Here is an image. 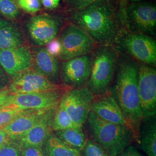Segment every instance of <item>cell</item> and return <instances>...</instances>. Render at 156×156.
<instances>
[{"label": "cell", "instance_id": "cell-19", "mask_svg": "<svg viewBox=\"0 0 156 156\" xmlns=\"http://www.w3.org/2000/svg\"><path fill=\"white\" fill-rule=\"evenodd\" d=\"M26 44L24 33L16 23L0 18V50Z\"/></svg>", "mask_w": 156, "mask_h": 156}, {"label": "cell", "instance_id": "cell-14", "mask_svg": "<svg viewBox=\"0 0 156 156\" xmlns=\"http://www.w3.org/2000/svg\"><path fill=\"white\" fill-rule=\"evenodd\" d=\"M0 66L13 78L33 67L32 50L27 45L0 50Z\"/></svg>", "mask_w": 156, "mask_h": 156}, {"label": "cell", "instance_id": "cell-30", "mask_svg": "<svg viewBox=\"0 0 156 156\" xmlns=\"http://www.w3.org/2000/svg\"><path fill=\"white\" fill-rule=\"evenodd\" d=\"M46 49L51 55L56 57L57 58L62 53V47L60 41L58 38L51 40L45 46Z\"/></svg>", "mask_w": 156, "mask_h": 156}, {"label": "cell", "instance_id": "cell-9", "mask_svg": "<svg viewBox=\"0 0 156 156\" xmlns=\"http://www.w3.org/2000/svg\"><path fill=\"white\" fill-rule=\"evenodd\" d=\"M94 97L86 87L70 89L63 92L59 104L66 111L73 122L82 128L91 111Z\"/></svg>", "mask_w": 156, "mask_h": 156}, {"label": "cell", "instance_id": "cell-26", "mask_svg": "<svg viewBox=\"0 0 156 156\" xmlns=\"http://www.w3.org/2000/svg\"><path fill=\"white\" fill-rule=\"evenodd\" d=\"M0 156H22V146L16 140H10L0 147Z\"/></svg>", "mask_w": 156, "mask_h": 156}, {"label": "cell", "instance_id": "cell-8", "mask_svg": "<svg viewBox=\"0 0 156 156\" xmlns=\"http://www.w3.org/2000/svg\"><path fill=\"white\" fill-rule=\"evenodd\" d=\"M125 22L129 32L155 35L156 4L149 1L130 2L125 11Z\"/></svg>", "mask_w": 156, "mask_h": 156}, {"label": "cell", "instance_id": "cell-20", "mask_svg": "<svg viewBox=\"0 0 156 156\" xmlns=\"http://www.w3.org/2000/svg\"><path fill=\"white\" fill-rule=\"evenodd\" d=\"M136 140L147 156H156V116L143 117Z\"/></svg>", "mask_w": 156, "mask_h": 156}, {"label": "cell", "instance_id": "cell-23", "mask_svg": "<svg viewBox=\"0 0 156 156\" xmlns=\"http://www.w3.org/2000/svg\"><path fill=\"white\" fill-rule=\"evenodd\" d=\"M78 127H79L73 122L66 111L60 104H58L55 108L52 120L53 131H57L68 128Z\"/></svg>", "mask_w": 156, "mask_h": 156}, {"label": "cell", "instance_id": "cell-32", "mask_svg": "<svg viewBox=\"0 0 156 156\" xmlns=\"http://www.w3.org/2000/svg\"><path fill=\"white\" fill-rule=\"evenodd\" d=\"M10 78L0 66V89H5L11 82Z\"/></svg>", "mask_w": 156, "mask_h": 156}, {"label": "cell", "instance_id": "cell-3", "mask_svg": "<svg viewBox=\"0 0 156 156\" xmlns=\"http://www.w3.org/2000/svg\"><path fill=\"white\" fill-rule=\"evenodd\" d=\"M91 139L105 151L108 156H117L136 140L127 125L105 122L90 112L86 122Z\"/></svg>", "mask_w": 156, "mask_h": 156}, {"label": "cell", "instance_id": "cell-4", "mask_svg": "<svg viewBox=\"0 0 156 156\" xmlns=\"http://www.w3.org/2000/svg\"><path fill=\"white\" fill-rule=\"evenodd\" d=\"M117 58V51L112 45H102L95 51L86 86L95 97L108 92L115 73Z\"/></svg>", "mask_w": 156, "mask_h": 156}, {"label": "cell", "instance_id": "cell-11", "mask_svg": "<svg viewBox=\"0 0 156 156\" xmlns=\"http://www.w3.org/2000/svg\"><path fill=\"white\" fill-rule=\"evenodd\" d=\"M11 95L29 94L62 90V86L51 82L48 78L31 68L11 78L7 87Z\"/></svg>", "mask_w": 156, "mask_h": 156}, {"label": "cell", "instance_id": "cell-16", "mask_svg": "<svg viewBox=\"0 0 156 156\" xmlns=\"http://www.w3.org/2000/svg\"><path fill=\"white\" fill-rule=\"evenodd\" d=\"M91 105V111L101 119L109 123L127 125L122 112L112 94L96 96ZM128 126V125H127Z\"/></svg>", "mask_w": 156, "mask_h": 156}, {"label": "cell", "instance_id": "cell-38", "mask_svg": "<svg viewBox=\"0 0 156 156\" xmlns=\"http://www.w3.org/2000/svg\"><path fill=\"white\" fill-rule=\"evenodd\" d=\"M1 17V15H0V17Z\"/></svg>", "mask_w": 156, "mask_h": 156}, {"label": "cell", "instance_id": "cell-1", "mask_svg": "<svg viewBox=\"0 0 156 156\" xmlns=\"http://www.w3.org/2000/svg\"><path fill=\"white\" fill-rule=\"evenodd\" d=\"M115 1L100 0L82 10L71 12L69 19L89 34L97 44L112 45L122 32Z\"/></svg>", "mask_w": 156, "mask_h": 156}, {"label": "cell", "instance_id": "cell-7", "mask_svg": "<svg viewBox=\"0 0 156 156\" xmlns=\"http://www.w3.org/2000/svg\"><path fill=\"white\" fill-rule=\"evenodd\" d=\"M115 42L140 64L156 66V42L153 37L144 34L122 32Z\"/></svg>", "mask_w": 156, "mask_h": 156}, {"label": "cell", "instance_id": "cell-34", "mask_svg": "<svg viewBox=\"0 0 156 156\" xmlns=\"http://www.w3.org/2000/svg\"><path fill=\"white\" fill-rule=\"evenodd\" d=\"M117 156H144L134 146L130 145Z\"/></svg>", "mask_w": 156, "mask_h": 156}, {"label": "cell", "instance_id": "cell-27", "mask_svg": "<svg viewBox=\"0 0 156 156\" xmlns=\"http://www.w3.org/2000/svg\"><path fill=\"white\" fill-rule=\"evenodd\" d=\"M20 9L29 14L35 15L42 8L41 0H17Z\"/></svg>", "mask_w": 156, "mask_h": 156}, {"label": "cell", "instance_id": "cell-28", "mask_svg": "<svg viewBox=\"0 0 156 156\" xmlns=\"http://www.w3.org/2000/svg\"><path fill=\"white\" fill-rule=\"evenodd\" d=\"M21 111L8 109L0 107V129L4 128Z\"/></svg>", "mask_w": 156, "mask_h": 156}, {"label": "cell", "instance_id": "cell-17", "mask_svg": "<svg viewBox=\"0 0 156 156\" xmlns=\"http://www.w3.org/2000/svg\"><path fill=\"white\" fill-rule=\"evenodd\" d=\"M33 68L54 83L60 79V64L58 58L51 55L45 46L36 47L32 50Z\"/></svg>", "mask_w": 156, "mask_h": 156}, {"label": "cell", "instance_id": "cell-37", "mask_svg": "<svg viewBox=\"0 0 156 156\" xmlns=\"http://www.w3.org/2000/svg\"><path fill=\"white\" fill-rule=\"evenodd\" d=\"M130 1V2H140V1H148V0H128Z\"/></svg>", "mask_w": 156, "mask_h": 156}, {"label": "cell", "instance_id": "cell-36", "mask_svg": "<svg viewBox=\"0 0 156 156\" xmlns=\"http://www.w3.org/2000/svg\"><path fill=\"white\" fill-rule=\"evenodd\" d=\"M11 140L5 131L2 128L0 129V147Z\"/></svg>", "mask_w": 156, "mask_h": 156}, {"label": "cell", "instance_id": "cell-15", "mask_svg": "<svg viewBox=\"0 0 156 156\" xmlns=\"http://www.w3.org/2000/svg\"><path fill=\"white\" fill-rule=\"evenodd\" d=\"M55 108L46 112L31 128L17 140L22 147H43L45 142L52 133V120Z\"/></svg>", "mask_w": 156, "mask_h": 156}, {"label": "cell", "instance_id": "cell-33", "mask_svg": "<svg viewBox=\"0 0 156 156\" xmlns=\"http://www.w3.org/2000/svg\"><path fill=\"white\" fill-rule=\"evenodd\" d=\"M42 5L48 10L56 9L60 4L62 0H41Z\"/></svg>", "mask_w": 156, "mask_h": 156}, {"label": "cell", "instance_id": "cell-18", "mask_svg": "<svg viewBox=\"0 0 156 156\" xmlns=\"http://www.w3.org/2000/svg\"><path fill=\"white\" fill-rule=\"evenodd\" d=\"M47 111H22L3 129L11 140H17L31 128Z\"/></svg>", "mask_w": 156, "mask_h": 156}, {"label": "cell", "instance_id": "cell-22", "mask_svg": "<svg viewBox=\"0 0 156 156\" xmlns=\"http://www.w3.org/2000/svg\"><path fill=\"white\" fill-rule=\"evenodd\" d=\"M56 136L64 144L78 151L83 147L87 138L82 128H71L55 131Z\"/></svg>", "mask_w": 156, "mask_h": 156}, {"label": "cell", "instance_id": "cell-31", "mask_svg": "<svg viewBox=\"0 0 156 156\" xmlns=\"http://www.w3.org/2000/svg\"><path fill=\"white\" fill-rule=\"evenodd\" d=\"M22 156H46L42 147L34 146L22 147Z\"/></svg>", "mask_w": 156, "mask_h": 156}, {"label": "cell", "instance_id": "cell-10", "mask_svg": "<svg viewBox=\"0 0 156 156\" xmlns=\"http://www.w3.org/2000/svg\"><path fill=\"white\" fill-rule=\"evenodd\" d=\"M63 91L62 90L37 93L11 95L2 108L15 110H49L59 104Z\"/></svg>", "mask_w": 156, "mask_h": 156}, {"label": "cell", "instance_id": "cell-25", "mask_svg": "<svg viewBox=\"0 0 156 156\" xmlns=\"http://www.w3.org/2000/svg\"><path fill=\"white\" fill-rule=\"evenodd\" d=\"M79 152L82 156H108L101 146L92 139H87Z\"/></svg>", "mask_w": 156, "mask_h": 156}, {"label": "cell", "instance_id": "cell-21", "mask_svg": "<svg viewBox=\"0 0 156 156\" xmlns=\"http://www.w3.org/2000/svg\"><path fill=\"white\" fill-rule=\"evenodd\" d=\"M43 149L46 156H82L79 151L64 144L55 134H50Z\"/></svg>", "mask_w": 156, "mask_h": 156}, {"label": "cell", "instance_id": "cell-12", "mask_svg": "<svg viewBox=\"0 0 156 156\" xmlns=\"http://www.w3.org/2000/svg\"><path fill=\"white\" fill-rule=\"evenodd\" d=\"M91 54L62 61L60 66V78L64 85L70 89L86 87L91 69Z\"/></svg>", "mask_w": 156, "mask_h": 156}, {"label": "cell", "instance_id": "cell-5", "mask_svg": "<svg viewBox=\"0 0 156 156\" xmlns=\"http://www.w3.org/2000/svg\"><path fill=\"white\" fill-rule=\"evenodd\" d=\"M58 38L62 47L58 58L62 62L90 54L97 44L89 34L71 22L62 26Z\"/></svg>", "mask_w": 156, "mask_h": 156}, {"label": "cell", "instance_id": "cell-24", "mask_svg": "<svg viewBox=\"0 0 156 156\" xmlns=\"http://www.w3.org/2000/svg\"><path fill=\"white\" fill-rule=\"evenodd\" d=\"M0 15L6 20L15 22L22 15L17 0H0Z\"/></svg>", "mask_w": 156, "mask_h": 156}, {"label": "cell", "instance_id": "cell-35", "mask_svg": "<svg viewBox=\"0 0 156 156\" xmlns=\"http://www.w3.org/2000/svg\"><path fill=\"white\" fill-rule=\"evenodd\" d=\"M11 94H9L8 90L5 89H0V106L4 105L8 101Z\"/></svg>", "mask_w": 156, "mask_h": 156}, {"label": "cell", "instance_id": "cell-6", "mask_svg": "<svg viewBox=\"0 0 156 156\" xmlns=\"http://www.w3.org/2000/svg\"><path fill=\"white\" fill-rule=\"evenodd\" d=\"M63 24L58 15L41 13L30 17L25 23V32L28 38L38 47L45 46L57 38Z\"/></svg>", "mask_w": 156, "mask_h": 156}, {"label": "cell", "instance_id": "cell-29", "mask_svg": "<svg viewBox=\"0 0 156 156\" xmlns=\"http://www.w3.org/2000/svg\"><path fill=\"white\" fill-rule=\"evenodd\" d=\"M100 0H66V5L71 12L82 10Z\"/></svg>", "mask_w": 156, "mask_h": 156}, {"label": "cell", "instance_id": "cell-13", "mask_svg": "<svg viewBox=\"0 0 156 156\" xmlns=\"http://www.w3.org/2000/svg\"><path fill=\"white\" fill-rule=\"evenodd\" d=\"M138 89L143 117L156 116V69L153 66H138Z\"/></svg>", "mask_w": 156, "mask_h": 156}, {"label": "cell", "instance_id": "cell-2", "mask_svg": "<svg viewBox=\"0 0 156 156\" xmlns=\"http://www.w3.org/2000/svg\"><path fill=\"white\" fill-rule=\"evenodd\" d=\"M138 68L136 62L131 59L119 62L113 91V96L136 140L143 119L138 89Z\"/></svg>", "mask_w": 156, "mask_h": 156}]
</instances>
